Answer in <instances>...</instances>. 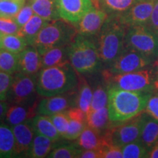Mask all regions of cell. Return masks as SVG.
<instances>
[{"instance_id":"obj_37","label":"cell","mask_w":158,"mask_h":158,"mask_svg":"<svg viewBox=\"0 0 158 158\" xmlns=\"http://www.w3.org/2000/svg\"><path fill=\"white\" fill-rule=\"evenodd\" d=\"M21 27L13 18L0 17V32L4 35L19 34Z\"/></svg>"},{"instance_id":"obj_22","label":"cell","mask_w":158,"mask_h":158,"mask_svg":"<svg viewBox=\"0 0 158 158\" xmlns=\"http://www.w3.org/2000/svg\"><path fill=\"white\" fill-rule=\"evenodd\" d=\"M15 157V138L13 130L6 122L0 121V158Z\"/></svg>"},{"instance_id":"obj_8","label":"cell","mask_w":158,"mask_h":158,"mask_svg":"<svg viewBox=\"0 0 158 158\" xmlns=\"http://www.w3.org/2000/svg\"><path fill=\"white\" fill-rule=\"evenodd\" d=\"M144 118V115H138L114 126L103 136L106 143L122 147L126 144L139 140Z\"/></svg>"},{"instance_id":"obj_29","label":"cell","mask_w":158,"mask_h":158,"mask_svg":"<svg viewBox=\"0 0 158 158\" xmlns=\"http://www.w3.org/2000/svg\"><path fill=\"white\" fill-rule=\"evenodd\" d=\"M19 70V54L12 53L4 48L0 49V70L10 75Z\"/></svg>"},{"instance_id":"obj_14","label":"cell","mask_w":158,"mask_h":158,"mask_svg":"<svg viewBox=\"0 0 158 158\" xmlns=\"http://www.w3.org/2000/svg\"><path fill=\"white\" fill-rule=\"evenodd\" d=\"M108 17V14L103 10L94 7L74 26L78 34L92 37L100 32Z\"/></svg>"},{"instance_id":"obj_35","label":"cell","mask_w":158,"mask_h":158,"mask_svg":"<svg viewBox=\"0 0 158 158\" xmlns=\"http://www.w3.org/2000/svg\"><path fill=\"white\" fill-rule=\"evenodd\" d=\"M86 126V122L70 118L68 130L62 138L66 140H70V141L76 140L81 134Z\"/></svg>"},{"instance_id":"obj_20","label":"cell","mask_w":158,"mask_h":158,"mask_svg":"<svg viewBox=\"0 0 158 158\" xmlns=\"http://www.w3.org/2000/svg\"><path fill=\"white\" fill-rule=\"evenodd\" d=\"M55 142L46 136L36 134L26 157L31 158L47 157L55 147Z\"/></svg>"},{"instance_id":"obj_2","label":"cell","mask_w":158,"mask_h":158,"mask_svg":"<svg viewBox=\"0 0 158 158\" xmlns=\"http://www.w3.org/2000/svg\"><path fill=\"white\" fill-rule=\"evenodd\" d=\"M77 72L70 62L41 69L36 79L39 95L51 97L72 92L77 87Z\"/></svg>"},{"instance_id":"obj_40","label":"cell","mask_w":158,"mask_h":158,"mask_svg":"<svg viewBox=\"0 0 158 158\" xmlns=\"http://www.w3.org/2000/svg\"><path fill=\"white\" fill-rule=\"evenodd\" d=\"M100 150L101 158H122V147L117 146L104 144Z\"/></svg>"},{"instance_id":"obj_25","label":"cell","mask_w":158,"mask_h":158,"mask_svg":"<svg viewBox=\"0 0 158 158\" xmlns=\"http://www.w3.org/2000/svg\"><path fill=\"white\" fill-rule=\"evenodd\" d=\"M140 141L149 149L158 141V121L152 117L145 116L142 127Z\"/></svg>"},{"instance_id":"obj_31","label":"cell","mask_w":158,"mask_h":158,"mask_svg":"<svg viewBox=\"0 0 158 158\" xmlns=\"http://www.w3.org/2000/svg\"><path fill=\"white\" fill-rule=\"evenodd\" d=\"M124 158L149 157L147 148L139 140L126 144L122 147Z\"/></svg>"},{"instance_id":"obj_13","label":"cell","mask_w":158,"mask_h":158,"mask_svg":"<svg viewBox=\"0 0 158 158\" xmlns=\"http://www.w3.org/2000/svg\"><path fill=\"white\" fill-rule=\"evenodd\" d=\"M67 93L58 95L45 97L37 106V114L45 116H51L55 114L65 111L73 106H76V93Z\"/></svg>"},{"instance_id":"obj_44","label":"cell","mask_w":158,"mask_h":158,"mask_svg":"<svg viewBox=\"0 0 158 158\" xmlns=\"http://www.w3.org/2000/svg\"><path fill=\"white\" fill-rule=\"evenodd\" d=\"M81 158H101L100 149H83Z\"/></svg>"},{"instance_id":"obj_45","label":"cell","mask_w":158,"mask_h":158,"mask_svg":"<svg viewBox=\"0 0 158 158\" xmlns=\"http://www.w3.org/2000/svg\"><path fill=\"white\" fill-rule=\"evenodd\" d=\"M8 103L6 101L0 100V121L5 118V114L8 109Z\"/></svg>"},{"instance_id":"obj_21","label":"cell","mask_w":158,"mask_h":158,"mask_svg":"<svg viewBox=\"0 0 158 158\" xmlns=\"http://www.w3.org/2000/svg\"><path fill=\"white\" fill-rule=\"evenodd\" d=\"M70 45L55 47L43 53L41 55L42 69L69 62Z\"/></svg>"},{"instance_id":"obj_34","label":"cell","mask_w":158,"mask_h":158,"mask_svg":"<svg viewBox=\"0 0 158 158\" xmlns=\"http://www.w3.org/2000/svg\"><path fill=\"white\" fill-rule=\"evenodd\" d=\"M108 104V89L98 86L94 90L91 102L90 110H94L106 107Z\"/></svg>"},{"instance_id":"obj_48","label":"cell","mask_w":158,"mask_h":158,"mask_svg":"<svg viewBox=\"0 0 158 158\" xmlns=\"http://www.w3.org/2000/svg\"><path fill=\"white\" fill-rule=\"evenodd\" d=\"M92 2L94 3V6L96 5V4H97V0H92Z\"/></svg>"},{"instance_id":"obj_10","label":"cell","mask_w":158,"mask_h":158,"mask_svg":"<svg viewBox=\"0 0 158 158\" xmlns=\"http://www.w3.org/2000/svg\"><path fill=\"white\" fill-rule=\"evenodd\" d=\"M153 60L137 51L124 48L121 54L110 64L107 73L110 74H122L135 72L143 70Z\"/></svg>"},{"instance_id":"obj_47","label":"cell","mask_w":158,"mask_h":158,"mask_svg":"<svg viewBox=\"0 0 158 158\" xmlns=\"http://www.w3.org/2000/svg\"><path fill=\"white\" fill-rule=\"evenodd\" d=\"M2 33L0 32V49L2 48V37H3Z\"/></svg>"},{"instance_id":"obj_46","label":"cell","mask_w":158,"mask_h":158,"mask_svg":"<svg viewBox=\"0 0 158 158\" xmlns=\"http://www.w3.org/2000/svg\"><path fill=\"white\" fill-rule=\"evenodd\" d=\"M149 157L158 158V141L152 147V150L149 152Z\"/></svg>"},{"instance_id":"obj_36","label":"cell","mask_w":158,"mask_h":158,"mask_svg":"<svg viewBox=\"0 0 158 158\" xmlns=\"http://www.w3.org/2000/svg\"><path fill=\"white\" fill-rule=\"evenodd\" d=\"M49 116H50L51 121L53 122L54 126L56 127V130H58L59 133L60 134L62 137H63V135H64L67 130H68L69 121H70V118H69L66 110Z\"/></svg>"},{"instance_id":"obj_15","label":"cell","mask_w":158,"mask_h":158,"mask_svg":"<svg viewBox=\"0 0 158 158\" xmlns=\"http://www.w3.org/2000/svg\"><path fill=\"white\" fill-rule=\"evenodd\" d=\"M11 127L15 138V157H26L35 134L31 118Z\"/></svg>"},{"instance_id":"obj_24","label":"cell","mask_w":158,"mask_h":158,"mask_svg":"<svg viewBox=\"0 0 158 158\" xmlns=\"http://www.w3.org/2000/svg\"><path fill=\"white\" fill-rule=\"evenodd\" d=\"M49 21H47L37 15H34L29 21L20 29L19 35L24 37L29 45H33L35 39L42 29Z\"/></svg>"},{"instance_id":"obj_9","label":"cell","mask_w":158,"mask_h":158,"mask_svg":"<svg viewBox=\"0 0 158 158\" xmlns=\"http://www.w3.org/2000/svg\"><path fill=\"white\" fill-rule=\"evenodd\" d=\"M37 77L17 72L13 76L7 99L15 104H30L34 102Z\"/></svg>"},{"instance_id":"obj_38","label":"cell","mask_w":158,"mask_h":158,"mask_svg":"<svg viewBox=\"0 0 158 158\" xmlns=\"http://www.w3.org/2000/svg\"><path fill=\"white\" fill-rule=\"evenodd\" d=\"M13 79V75L0 70V100L5 101L7 99Z\"/></svg>"},{"instance_id":"obj_19","label":"cell","mask_w":158,"mask_h":158,"mask_svg":"<svg viewBox=\"0 0 158 158\" xmlns=\"http://www.w3.org/2000/svg\"><path fill=\"white\" fill-rule=\"evenodd\" d=\"M35 15L47 21H52L60 19L55 0H29Z\"/></svg>"},{"instance_id":"obj_11","label":"cell","mask_w":158,"mask_h":158,"mask_svg":"<svg viewBox=\"0 0 158 158\" xmlns=\"http://www.w3.org/2000/svg\"><path fill=\"white\" fill-rule=\"evenodd\" d=\"M155 0H137L130 8L117 16L127 27L147 25L152 13Z\"/></svg>"},{"instance_id":"obj_26","label":"cell","mask_w":158,"mask_h":158,"mask_svg":"<svg viewBox=\"0 0 158 158\" xmlns=\"http://www.w3.org/2000/svg\"><path fill=\"white\" fill-rule=\"evenodd\" d=\"M137 0H97L96 7L110 15H120L128 10Z\"/></svg>"},{"instance_id":"obj_43","label":"cell","mask_w":158,"mask_h":158,"mask_svg":"<svg viewBox=\"0 0 158 158\" xmlns=\"http://www.w3.org/2000/svg\"><path fill=\"white\" fill-rule=\"evenodd\" d=\"M148 24L152 29L158 33V0H155L152 13Z\"/></svg>"},{"instance_id":"obj_6","label":"cell","mask_w":158,"mask_h":158,"mask_svg":"<svg viewBox=\"0 0 158 158\" xmlns=\"http://www.w3.org/2000/svg\"><path fill=\"white\" fill-rule=\"evenodd\" d=\"M124 48L133 49L155 59L158 56V33L147 25L127 27Z\"/></svg>"},{"instance_id":"obj_28","label":"cell","mask_w":158,"mask_h":158,"mask_svg":"<svg viewBox=\"0 0 158 158\" xmlns=\"http://www.w3.org/2000/svg\"><path fill=\"white\" fill-rule=\"evenodd\" d=\"M92 94H93V92L87 82L82 80L78 88V92L76 93V107L81 109L84 113L87 114L90 110Z\"/></svg>"},{"instance_id":"obj_41","label":"cell","mask_w":158,"mask_h":158,"mask_svg":"<svg viewBox=\"0 0 158 158\" xmlns=\"http://www.w3.org/2000/svg\"><path fill=\"white\" fill-rule=\"evenodd\" d=\"M145 109L151 117L158 121V94L150 95Z\"/></svg>"},{"instance_id":"obj_1","label":"cell","mask_w":158,"mask_h":158,"mask_svg":"<svg viewBox=\"0 0 158 158\" xmlns=\"http://www.w3.org/2000/svg\"><path fill=\"white\" fill-rule=\"evenodd\" d=\"M108 116L110 122L121 123L139 115L145 109L151 93L135 92L108 86Z\"/></svg>"},{"instance_id":"obj_16","label":"cell","mask_w":158,"mask_h":158,"mask_svg":"<svg viewBox=\"0 0 158 158\" xmlns=\"http://www.w3.org/2000/svg\"><path fill=\"white\" fill-rule=\"evenodd\" d=\"M41 69V55L34 45H28L19 54L18 72L37 77Z\"/></svg>"},{"instance_id":"obj_42","label":"cell","mask_w":158,"mask_h":158,"mask_svg":"<svg viewBox=\"0 0 158 158\" xmlns=\"http://www.w3.org/2000/svg\"><path fill=\"white\" fill-rule=\"evenodd\" d=\"M69 118L72 119L78 120L86 123V114L78 107H72L66 110Z\"/></svg>"},{"instance_id":"obj_5","label":"cell","mask_w":158,"mask_h":158,"mask_svg":"<svg viewBox=\"0 0 158 158\" xmlns=\"http://www.w3.org/2000/svg\"><path fill=\"white\" fill-rule=\"evenodd\" d=\"M76 27L59 19L49 21L40 31L33 45L40 55L55 47L70 45L77 35Z\"/></svg>"},{"instance_id":"obj_18","label":"cell","mask_w":158,"mask_h":158,"mask_svg":"<svg viewBox=\"0 0 158 158\" xmlns=\"http://www.w3.org/2000/svg\"><path fill=\"white\" fill-rule=\"evenodd\" d=\"M31 122L35 134L46 136L55 142L62 137L49 116L38 114L31 118Z\"/></svg>"},{"instance_id":"obj_33","label":"cell","mask_w":158,"mask_h":158,"mask_svg":"<svg viewBox=\"0 0 158 158\" xmlns=\"http://www.w3.org/2000/svg\"><path fill=\"white\" fill-rule=\"evenodd\" d=\"M27 0H0V17L14 18Z\"/></svg>"},{"instance_id":"obj_12","label":"cell","mask_w":158,"mask_h":158,"mask_svg":"<svg viewBox=\"0 0 158 158\" xmlns=\"http://www.w3.org/2000/svg\"><path fill=\"white\" fill-rule=\"evenodd\" d=\"M59 15L62 19L75 25L91 9L95 7L92 0H55Z\"/></svg>"},{"instance_id":"obj_7","label":"cell","mask_w":158,"mask_h":158,"mask_svg":"<svg viewBox=\"0 0 158 158\" xmlns=\"http://www.w3.org/2000/svg\"><path fill=\"white\" fill-rule=\"evenodd\" d=\"M108 86L135 92L150 93L155 86L153 73L149 70H141L122 74L106 73Z\"/></svg>"},{"instance_id":"obj_39","label":"cell","mask_w":158,"mask_h":158,"mask_svg":"<svg viewBox=\"0 0 158 158\" xmlns=\"http://www.w3.org/2000/svg\"><path fill=\"white\" fill-rule=\"evenodd\" d=\"M34 15V11H33L31 5L28 2L20 10L19 13L15 15L13 19H14L15 22L18 23V25L21 28L28 22L29 19Z\"/></svg>"},{"instance_id":"obj_32","label":"cell","mask_w":158,"mask_h":158,"mask_svg":"<svg viewBox=\"0 0 158 158\" xmlns=\"http://www.w3.org/2000/svg\"><path fill=\"white\" fill-rule=\"evenodd\" d=\"M81 149L75 144L60 145L54 147L47 157L49 158H77L82 152Z\"/></svg>"},{"instance_id":"obj_23","label":"cell","mask_w":158,"mask_h":158,"mask_svg":"<svg viewBox=\"0 0 158 158\" xmlns=\"http://www.w3.org/2000/svg\"><path fill=\"white\" fill-rule=\"evenodd\" d=\"M76 144L81 149H100L106 142L100 133L86 125L76 139Z\"/></svg>"},{"instance_id":"obj_27","label":"cell","mask_w":158,"mask_h":158,"mask_svg":"<svg viewBox=\"0 0 158 158\" xmlns=\"http://www.w3.org/2000/svg\"><path fill=\"white\" fill-rule=\"evenodd\" d=\"M110 122L107 106L100 109L89 110L86 114V125L98 133L102 131Z\"/></svg>"},{"instance_id":"obj_17","label":"cell","mask_w":158,"mask_h":158,"mask_svg":"<svg viewBox=\"0 0 158 158\" xmlns=\"http://www.w3.org/2000/svg\"><path fill=\"white\" fill-rule=\"evenodd\" d=\"M35 112H37L35 105L15 104L8 108L4 119L8 125L13 127L32 118Z\"/></svg>"},{"instance_id":"obj_4","label":"cell","mask_w":158,"mask_h":158,"mask_svg":"<svg viewBox=\"0 0 158 158\" xmlns=\"http://www.w3.org/2000/svg\"><path fill=\"white\" fill-rule=\"evenodd\" d=\"M69 62L81 74L94 72L102 62L97 45L89 37L80 34H77L70 43Z\"/></svg>"},{"instance_id":"obj_30","label":"cell","mask_w":158,"mask_h":158,"mask_svg":"<svg viewBox=\"0 0 158 158\" xmlns=\"http://www.w3.org/2000/svg\"><path fill=\"white\" fill-rule=\"evenodd\" d=\"M29 44L24 37L19 34L3 35L2 48L19 54L28 46Z\"/></svg>"},{"instance_id":"obj_3","label":"cell","mask_w":158,"mask_h":158,"mask_svg":"<svg viewBox=\"0 0 158 158\" xmlns=\"http://www.w3.org/2000/svg\"><path fill=\"white\" fill-rule=\"evenodd\" d=\"M127 27L116 15H110L100 31L98 49L101 62L110 64L124 49V37Z\"/></svg>"}]
</instances>
